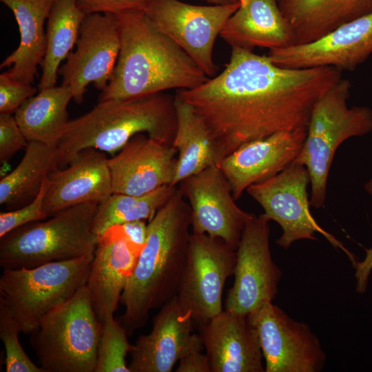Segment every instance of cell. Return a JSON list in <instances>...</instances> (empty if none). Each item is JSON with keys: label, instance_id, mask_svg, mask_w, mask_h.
Wrapping results in <instances>:
<instances>
[{"label": "cell", "instance_id": "cell-35", "mask_svg": "<svg viewBox=\"0 0 372 372\" xmlns=\"http://www.w3.org/2000/svg\"><path fill=\"white\" fill-rule=\"evenodd\" d=\"M28 144L14 116L0 113V163L3 165L8 162L15 153L25 148Z\"/></svg>", "mask_w": 372, "mask_h": 372}, {"label": "cell", "instance_id": "cell-3", "mask_svg": "<svg viewBox=\"0 0 372 372\" xmlns=\"http://www.w3.org/2000/svg\"><path fill=\"white\" fill-rule=\"evenodd\" d=\"M191 209L177 187L147 224V238L121 297L119 320L128 335L147 322L149 312L176 296L192 233Z\"/></svg>", "mask_w": 372, "mask_h": 372}, {"label": "cell", "instance_id": "cell-40", "mask_svg": "<svg viewBox=\"0 0 372 372\" xmlns=\"http://www.w3.org/2000/svg\"><path fill=\"white\" fill-rule=\"evenodd\" d=\"M212 4H227L239 2L238 0H205Z\"/></svg>", "mask_w": 372, "mask_h": 372}, {"label": "cell", "instance_id": "cell-33", "mask_svg": "<svg viewBox=\"0 0 372 372\" xmlns=\"http://www.w3.org/2000/svg\"><path fill=\"white\" fill-rule=\"evenodd\" d=\"M48 178L44 179L39 193L32 201L19 208L0 213V238L19 227L48 218L43 210Z\"/></svg>", "mask_w": 372, "mask_h": 372}, {"label": "cell", "instance_id": "cell-16", "mask_svg": "<svg viewBox=\"0 0 372 372\" xmlns=\"http://www.w3.org/2000/svg\"><path fill=\"white\" fill-rule=\"evenodd\" d=\"M372 54V12L345 23L307 43L269 50L276 65L287 68L332 67L355 70Z\"/></svg>", "mask_w": 372, "mask_h": 372}, {"label": "cell", "instance_id": "cell-2", "mask_svg": "<svg viewBox=\"0 0 372 372\" xmlns=\"http://www.w3.org/2000/svg\"><path fill=\"white\" fill-rule=\"evenodd\" d=\"M121 46L112 76L99 101L134 99L166 90H191L209 77L143 10L115 14Z\"/></svg>", "mask_w": 372, "mask_h": 372}, {"label": "cell", "instance_id": "cell-14", "mask_svg": "<svg viewBox=\"0 0 372 372\" xmlns=\"http://www.w3.org/2000/svg\"><path fill=\"white\" fill-rule=\"evenodd\" d=\"M121 46L115 14L95 12L87 14L79 30L76 49L59 70L62 85L68 86L73 100L81 104L91 83L101 92L110 82Z\"/></svg>", "mask_w": 372, "mask_h": 372}, {"label": "cell", "instance_id": "cell-32", "mask_svg": "<svg viewBox=\"0 0 372 372\" xmlns=\"http://www.w3.org/2000/svg\"><path fill=\"white\" fill-rule=\"evenodd\" d=\"M19 323L4 301L0 298V338L6 350V372H43L34 364L21 345Z\"/></svg>", "mask_w": 372, "mask_h": 372}, {"label": "cell", "instance_id": "cell-24", "mask_svg": "<svg viewBox=\"0 0 372 372\" xmlns=\"http://www.w3.org/2000/svg\"><path fill=\"white\" fill-rule=\"evenodd\" d=\"M13 13L20 33L18 48L1 63L13 79L34 82L46 49L44 23L55 0H0Z\"/></svg>", "mask_w": 372, "mask_h": 372}, {"label": "cell", "instance_id": "cell-10", "mask_svg": "<svg viewBox=\"0 0 372 372\" xmlns=\"http://www.w3.org/2000/svg\"><path fill=\"white\" fill-rule=\"evenodd\" d=\"M311 183L307 167L295 162L276 176L250 185L246 191L262 207L269 220L276 221L282 234L277 244L288 249L298 240H316L322 234L334 247L342 249L353 262L355 259L333 235L322 229L312 216L307 186Z\"/></svg>", "mask_w": 372, "mask_h": 372}, {"label": "cell", "instance_id": "cell-34", "mask_svg": "<svg viewBox=\"0 0 372 372\" xmlns=\"http://www.w3.org/2000/svg\"><path fill=\"white\" fill-rule=\"evenodd\" d=\"M37 88L12 78L6 71L0 74V113H15L22 103L34 96Z\"/></svg>", "mask_w": 372, "mask_h": 372}, {"label": "cell", "instance_id": "cell-27", "mask_svg": "<svg viewBox=\"0 0 372 372\" xmlns=\"http://www.w3.org/2000/svg\"><path fill=\"white\" fill-rule=\"evenodd\" d=\"M73 99L66 85L40 90L14 113V118L28 141L57 147L69 122L68 105Z\"/></svg>", "mask_w": 372, "mask_h": 372}, {"label": "cell", "instance_id": "cell-17", "mask_svg": "<svg viewBox=\"0 0 372 372\" xmlns=\"http://www.w3.org/2000/svg\"><path fill=\"white\" fill-rule=\"evenodd\" d=\"M194 321L176 296L163 304L153 319L151 331L140 335L131 345L130 372H171L178 361L204 347Z\"/></svg>", "mask_w": 372, "mask_h": 372}, {"label": "cell", "instance_id": "cell-18", "mask_svg": "<svg viewBox=\"0 0 372 372\" xmlns=\"http://www.w3.org/2000/svg\"><path fill=\"white\" fill-rule=\"evenodd\" d=\"M177 155L172 145L144 134L135 135L107 160L113 193L140 196L172 185Z\"/></svg>", "mask_w": 372, "mask_h": 372}, {"label": "cell", "instance_id": "cell-38", "mask_svg": "<svg viewBox=\"0 0 372 372\" xmlns=\"http://www.w3.org/2000/svg\"><path fill=\"white\" fill-rule=\"evenodd\" d=\"M121 225L127 240L141 251L147 238V225L145 220L130 221Z\"/></svg>", "mask_w": 372, "mask_h": 372}, {"label": "cell", "instance_id": "cell-19", "mask_svg": "<svg viewBox=\"0 0 372 372\" xmlns=\"http://www.w3.org/2000/svg\"><path fill=\"white\" fill-rule=\"evenodd\" d=\"M305 130H285L241 145L219 167L238 200L250 185L267 180L285 169L300 154Z\"/></svg>", "mask_w": 372, "mask_h": 372}, {"label": "cell", "instance_id": "cell-39", "mask_svg": "<svg viewBox=\"0 0 372 372\" xmlns=\"http://www.w3.org/2000/svg\"><path fill=\"white\" fill-rule=\"evenodd\" d=\"M176 372H211L207 355L201 351L190 353L180 360Z\"/></svg>", "mask_w": 372, "mask_h": 372}, {"label": "cell", "instance_id": "cell-8", "mask_svg": "<svg viewBox=\"0 0 372 372\" xmlns=\"http://www.w3.org/2000/svg\"><path fill=\"white\" fill-rule=\"evenodd\" d=\"M94 254L48 262L30 269H3L0 298L30 334L50 312L85 285Z\"/></svg>", "mask_w": 372, "mask_h": 372}, {"label": "cell", "instance_id": "cell-4", "mask_svg": "<svg viewBox=\"0 0 372 372\" xmlns=\"http://www.w3.org/2000/svg\"><path fill=\"white\" fill-rule=\"evenodd\" d=\"M174 100L160 92L134 99L99 101L90 112L68 123L57 145L60 165L70 164L89 149L114 153L138 134L173 145Z\"/></svg>", "mask_w": 372, "mask_h": 372}, {"label": "cell", "instance_id": "cell-31", "mask_svg": "<svg viewBox=\"0 0 372 372\" xmlns=\"http://www.w3.org/2000/svg\"><path fill=\"white\" fill-rule=\"evenodd\" d=\"M128 333L114 317L102 324L94 372H130L126 356L131 344Z\"/></svg>", "mask_w": 372, "mask_h": 372}, {"label": "cell", "instance_id": "cell-11", "mask_svg": "<svg viewBox=\"0 0 372 372\" xmlns=\"http://www.w3.org/2000/svg\"><path fill=\"white\" fill-rule=\"evenodd\" d=\"M236 250L222 240L192 233L176 298L194 322L220 313L226 280L234 274Z\"/></svg>", "mask_w": 372, "mask_h": 372}, {"label": "cell", "instance_id": "cell-37", "mask_svg": "<svg viewBox=\"0 0 372 372\" xmlns=\"http://www.w3.org/2000/svg\"><path fill=\"white\" fill-rule=\"evenodd\" d=\"M366 190L372 195V180L365 185ZM366 257L361 262L356 261L353 265L355 269L356 291L360 293L365 292L369 277L372 270V248L366 249Z\"/></svg>", "mask_w": 372, "mask_h": 372}, {"label": "cell", "instance_id": "cell-22", "mask_svg": "<svg viewBox=\"0 0 372 372\" xmlns=\"http://www.w3.org/2000/svg\"><path fill=\"white\" fill-rule=\"evenodd\" d=\"M106 154L99 149L82 152L69 166L48 178L43 210L48 217L85 203L100 204L113 194Z\"/></svg>", "mask_w": 372, "mask_h": 372}, {"label": "cell", "instance_id": "cell-7", "mask_svg": "<svg viewBox=\"0 0 372 372\" xmlns=\"http://www.w3.org/2000/svg\"><path fill=\"white\" fill-rule=\"evenodd\" d=\"M351 82L342 78L316 103L303 147L293 162L304 165L310 175V205L320 208L326 199L329 170L335 153L345 140L372 131V110L349 107Z\"/></svg>", "mask_w": 372, "mask_h": 372}, {"label": "cell", "instance_id": "cell-23", "mask_svg": "<svg viewBox=\"0 0 372 372\" xmlns=\"http://www.w3.org/2000/svg\"><path fill=\"white\" fill-rule=\"evenodd\" d=\"M220 36L231 48L269 50L293 45V35L278 0H250L228 19Z\"/></svg>", "mask_w": 372, "mask_h": 372}, {"label": "cell", "instance_id": "cell-36", "mask_svg": "<svg viewBox=\"0 0 372 372\" xmlns=\"http://www.w3.org/2000/svg\"><path fill=\"white\" fill-rule=\"evenodd\" d=\"M86 14L110 12L117 14L125 11L143 10L147 0H77Z\"/></svg>", "mask_w": 372, "mask_h": 372}, {"label": "cell", "instance_id": "cell-12", "mask_svg": "<svg viewBox=\"0 0 372 372\" xmlns=\"http://www.w3.org/2000/svg\"><path fill=\"white\" fill-rule=\"evenodd\" d=\"M257 331L265 372H318L326 355L320 340L304 322L266 301L247 315Z\"/></svg>", "mask_w": 372, "mask_h": 372}, {"label": "cell", "instance_id": "cell-28", "mask_svg": "<svg viewBox=\"0 0 372 372\" xmlns=\"http://www.w3.org/2000/svg\"><path fill=\"white\" fill-rule=\"evenodd\" d=\"M17 166L0 181V204L9 210L23 207L39 193L44 179L59 169L57 147L28 141Z\"/></svg>", "mask_w": 372, "mask_h": 372}, {"label": "cell", "instance_id": "cell-6", "mask_svg": "<svg viewBox=\"0 0 372 372\" xmlns=\"http://www.w3.org/2000/svg\"><path fill=\"white\" fill-rule=\"evenodd\" d=\"M101 328L84 285L30 333L39 366L43 372H94Z\"/></svg>", "mask_w": 372, "mask_h": 372}, {"label": "cell", "instance_id": "cell-9", "mask_svg": "<svg viewBox=\"0 0 372 372\" xmlns=\"http://www.w3.org/2000/svg\"><path fill=\"white\" fill-rule=\"evenodd\" d=\"M240 3L197 6L179 0H147L143 12L150 23L179 45L208 77L218 66L215 41Z\"/></svg>", "mask_w": 372, "mask_h": 372}, {"label": "cell", "instance_id": "cell-21", "mask_svg": "<svg viewBox=\"0 0 372 372\" xmlns=\"http://www.w3.org/2000/svg\"><path fill=\"white\" fill-rule=\"evenodd\" d=\"M211 372H263L262 353L247 316L227 310L199 324Z\"/></svg>", "mask_w": 372, "mask_h": 372}, {"label": "cell", "instance_id": "cell-5", "mask_svg": "<svg viewBox=\"0 0 372 372\" xmlns=\"http://www.w3.org/2000/svg\"><path fill=\"white\" fill-rule=\"evenodd\" d=\"M99 204L73 206L19 227L0 238V266L30 269L93 254L98 236L92 223Z\"/></svg>", "mask_w": 372, "mask_h": 372}, {"label": "cell", "instance_id": "cell-41", "mask_svg": "<svg viewBox=\"0 0 372 372\" xmlns=\"http://www.w3.org/2000/svg\"><path fill=\"white\" fill-rule=\"evenodd\" d=\"M249 1L250 0H238V1L240 3V6H245Z\"/></svg>", "mask_w": 372, "mask_h": 372}, {"label": "cell", "instance_id": "cell-25", "mask_svg": "<svg viewBox=\"0 0 372 372\" xmlns=\"http://www.w3.org/2000/svg\"><path fill=\"white\" fill-rule=\"evenodd\" d=\"M293 45L314 41L340 25L372 12V0H278Z\"/></svg>", "mask_w": 372, "mask_h": 372}, {"label": "cell", "instance_id": "cell-26", "mask_svg": "<svg viewBox=\"0 0 372 372\" xmlns=\"http://www.w3.org/2000/svg\"><path fill=\"white\" fill-rule=\"evenodd\" d=\"M174 98L176 130L173 146L178 156L172 185L177 186L208 167L219 166L223 157L202 118L177 93Z\"/></svg>", "mask_w": 372, "mask_h": 372}, {"label": "cell", "instance_id": "cell-13", "mask_svg": "<svg viewBox=\"0 0 372 372\" xmlns=\"http://www.w3.org/2000/svg\"><path fill=\"white\" fill-rule=\"evenodd\" d=\"M269 220L265 214H252L236 249L234 280L228 291L226 310L247 316L278 293L282 272L272 259Z\"/></svg>", "mask_w": 372, "mask_h": 372}, {"label": "cell", "instance_id": "cell-30", "mask_svg": "<svg viewBox=\"0 0 372 372\" xmlns=\"http://www.w3.org/2000/svg\"><path fill=\"white\" fill-rule=\"evenodd\" d=\"M176 189L177 186L167 185L140 196L113 193L99 204L92 223L93 233L99 237L114 225L137 220L149 221Z\"/></svg>", "mask_w": 372, "mask_h": 372}, {"label": "cell", "instance_id": "cell-1", "mask_svg": "<svg viewBox=\"0 0 372 372\" xmlns=\"http://www.w3.org/2000/svg\"><path fill=\"white\" fill-rule=\"evenodd\" d=\"M342 78L335 68H282L268 56L231 48L223 72L177 94L204 121L224 159L276 132L307 130L316 103Z\"/></svg>", "mask_w": 372, "mask_h": 372}, {"label": "cell", "instance_id": "cell-29", "mask_svg": "<svg viewBox=\"0 0 372 372\" xmlns=\"http://www.w3.org/2000/svg\"><path fill=\"white\" fill-rule=\"evenodd\" d=\"M86 15L77 0L54 1L47 19L46 49L41 65L40 90L56 85L60 65L76 45Z\"/></svg>", "mask_w": 372, "mask_h": 372}, {"label": "cell", "instance_id": "cell-15", "mask_svg": "<svg viewBox=\"0 0 372 372\" xmlns=\"http://www.w3.org/2000/svg\"><path fill=\"white\" fill-rule=\"evenodd\" d=\"M178 185L191 209L192 233L219 238L236 250L252 214L236 204L229 182L220 167H208L183 180Z\"/></svg>", "mask_w": 372, "mask_h": 372}, {"label": "cell", "instance_id": "cell-20", "mask_svg": "<svg viewBox=\"0 0 372 372\" xmlns=\"http://www.w3.org/2000/svg\"><path fill=\"white\" fill-rule=\"evenodd\" d=\"M140 253L127 240L121 225L98 237L85 286L101 324L114 317Z\"/></svg>", "mask_w": 372, "mask_h": 372}]
</instances>
